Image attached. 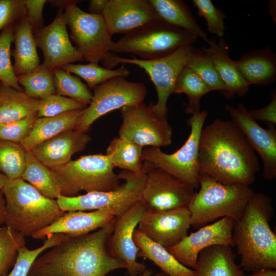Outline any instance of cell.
<instances>
[{"instance_id":"28","label":"cell","mask_w":276,"mask_h":276,"mask_svg":"<svg viewBox=\"0 0 276 276\" xmlns=\"http://www.w3.org/2000/svg\"><path fill=\"white\" fill-rule=\"evenodd\" d=\"M133 240L139 248L137 257L151 261L168 275L194 276V270L181 264L166 248L149 239L137 228Z\"/></svg>"},{"instance_id":"47","label":"cell","mask_w":276,"mask_h":276,"mask_svg":"<svg viewBox=\"0 0 276 276\" xmlns=\"http://www.w3.org/2000/svg\"><path fill=\"white\" fill-rule=\"evenodd\" d=\"M249 111L251 117L256 121H261L267 124H276V95L275 92L272 93L271 101L265 106L258 108L252 109Z\"/></svg>"},{"instance_id":"53","label":"cell","mask_w":276,"mask_h":276,"mask_svg":"<svg viewBox=\"0 0 276 276\" xmlns=\"http://www.w3.org/2000/svg\"><path fill=\"white\" fill-rule=\"evenodd\" d=\"M10 179L2 173H0V190H2Z\"/></svg>"},{"instance_id":"23","label":"cell","mask_w":276,"mask_h":276,"mask_svg":"<svg viewBox=\"0 0 276 276\" xmlns=\"http://www.w3.org/2000/svg\"><path fill=\"white\" fill-rule=\"evenodd\" d=\"M209 48L200 49L211 58L213 63L224 83L226 91L224 95L232 98L236 95L242 97L248 91L250 85L241 75L235 61L233 60L228 54V48L223 38L217 42L214 38L208 39L206 42Z\"/></svg>"},{"instance_id":"2","label":"cell","mask_w":276,"mask_h":276,"mask_svg":"<svg viewBox=\"0 0 276 276\" xmlns=\"http://www.w3.org/2000/svg\"><path fill=\"white\" fill-rule=\"evenodd\" d=\"M116 217L87 234L66 235L38 256L28 276H106L114 270L126 269L125 264L110 254L108 246Z\"/></svg>"},{"instance_id":"34","label":"cell","mask_w":276,"mask_h":276,"mask_svg":"<svg viewBox=\"0 0 276 276\" xmlns=\"http://www.w3.org/2000/svg\"><path fill=\"white\" fill-rule=\"evenodd\" d=\"M17 78L18 84L24 87V92L32 98L41 100L56 94L53 71L47 68L43 63Z\"/></svg>"},{"instance_id":"52","label":"cell","mask_w":276,"mask_h":276,"mask_svg":"<svg viewBox=\"0 0 276 276\" xmlns=\"http://www.w3.org/2000/svg\"><path fill=\"white\" fill-rule=\"evenodd\" d=\"M269 14L275 21V1H270L268 6Z\"/></svg>"},{"instance_id":"7","label":"cell","mask_w":276,"mask_h":276,"mask_svg":"<svg viewBox=\"0 0 276 276\" xmlns=\"http://www.w3.org/2000/svg\"><path fill=\"white\" fill-rule=\"evenodd\" d=\"M109 156L102 153L80 156L51 169L59 182L61 195H78L82 191L109 192L120 186L118 175Z\"/></svg>"},{"instance_id":"56","label":"cell","mask_w":276,"mask_h":276,"mask_svg":"<svg viewBox=\"0 0 276 276\" xmlns=\"http://www.w3.org/2000/svg\"><path fill=\"white\" fill-rule=\"evenodd\" d=\"M1 81H0V84H1Z\"/></svg>"},{"instance_id":"31","label":"cell","mask_w":276,"mask_h":276,"mask_svg":"<svg viewBox=\"0 0 276 276\" xmlns=\"http://www.w3.org/2000/svg\"><path fill=\"white\" fill-rule=\"evenodd\" d=\"M43 196L56 199L61 195L60 187L53 171L27 151L25 169L20 177Z\"/></svg>"},{"instance_id":"14","label":"cell","mask_w":276,"mask_h":276,"mask_svg":"<svg viewBox=\"0 0 276 276\" xmlns=\"http://www.w3.org/2000/svg\"><path fill=\"white\" fill-rule=\"evenodd\" d=\"M194 190L189 184L153 165L146 174L140 200L148 211L186 207Z\"/></svg>"},{"instance_id":"9","label":"cell","mask_w":276,"mask_h":276,"mask_svg":"<svg viewBox=\"0 0 276 276\" xmlns=\"http://www.w3.org/2000/svg\"><path fill=\"white\" fill-rule=\"evenodd\" d=\"M71 4L64 9L63 15L70 30V38L83 60L98 63L111 69L115 66L116 55L110 51L111 40L102 15L87 13Z\"/></svg>"},{"instance_id":"48","label":"cell","mask_w":276,"mask_h":276,"mask_svg":"<svg viewBox=\"0 0 276 276\" xmlns=\"http://www.w3.org/2000/svg\"><path fill=\"white\" fill-rule=\"evenodd\" d=\"M108 0H90L89 1L88 10L89 13L94 15H102Z\"/></svg>"},{"instance_id":"54","label":"cell","mask_w":276,"mask_h":276,"mask_svg":"<svg viewBox=\"0 0 276 276\" xmlns=\"http://www.w3.org/2000/svg\"><path fill=\"white\" fill-rule=\"evenodd\" d=\"M153 273V271L151 269H146L142 274L139 276H151Z\"/></svg>"},{"instance_id":"35","label":"cell","mask_w":276,"mask_h":276,"mask_svg":"<svg viewBox=\"0 0 276 276\" xmlns=\"http://www.w3.org/2000/svg\"><path fill=\"white\" fill-rule=\"evenodd\" d=\"M124 64L116 70L101 67L98 63L92 62L85 64L70 63L61 68L81 78L91 89L111 78L127 77L130 71Z\"/></svg>"},{"instance_id":"30","label":"cell","mask_w":276,"mask_h":276,"mask_svg":"<svg viewBox=\"0 0 276 276\" xmlns=\"http://www.w3.org/2000/svg\"><path fill=\"white\" fill-rule=\"evenodd\" d=\"M39 100L24 91L0 84V124L18 121L37 114Z\"/></svg>"},{"instance_id":"37","label":"cell","mask_w":276,"mask_h":276,"mask_svg":"<svg viewBox=\"0 0 276 276\" xmlns=\"http://www.w3.org/2000/svg\"><path fill=\"white\" fill-rule=\"evenodd\" d=\"M53 74L56 94L73 99L86 105L90 104L93 94L79 77L61 67L54 70Z\"/></svg>"},{"instance_id":"39","label":"cell","mask_w":276,"mask_h":276,"mask_svg":"<svg viewBox=\"0 0 276 276\" xmlns=\"http://www.w3.org/2000/svg\"><path fill=\"white\" fill-rule=\"evenodd\" d=\"M25 237L6 226L0 227V276H6L14 265Z\"/></svg>"},{"instance_id":"4","label":"cell","mask_w":276,"mask_h":276,"mask_svg":"<svg viewBox=\"0 0 276 276\" xmlns=\"http://www.w3.org/2000/svg\"><path fill=\"white\" fill-rule=\"evenodd\" d=\"M1 190L6 200L4 223L24 237H33L64 213L56 199L43 196L20 178L9 179Z\"/></svg>"},{"instance_id":"19","label":"cell","mask_w":276,"mask_h":276,"mask_svg":"<svg viewBox=\"0 0 276 276\" xmlns=\"http://www.w3.org/2000/svg\"><path fill=\"white\" fill-rule=\"evenodd\" d=\"M191 214L188 208L144 212L137 228L153 241L167 248L188 235Z\"/></svg>"},{"instance_id":"10","label":"cell","mask_w":276,"mask_h":276,"mask_svg":"<svg viewBox=\"0 0 276 276\" xmlns=\"http://www.w3.org/2000/svg\"><path fill=\"white\" fill-rule=\"evenodd\" d=\"M209 112L205 110L192 114L188 120L191 128L189 137L176 151L168 154L160 148L146 147L143 148L142 160L151 163L181 180L189 184L194 189L199 187V144L201 130Z\"/></svg>"},{"instance_id":"29","label":"cell","mask_w":276,"mask_h":276,"mask_svg":"<svg viewBox=\"0 0 276 276\" xmlns=\"http://www.w3.org/2000/svg\"><path fill=\"white\" fill-rule=\"evenodd\" d=\"M159 19L207 42L206 33L197 23L189 7L181 0H149Z\"/></svg>"},{"instance_id":"55","label":"cell","mask_w":276,"mask_h":276,"mask_svg":"<svg viewBox=\"0 0 276 276\" xmlns=\"http://www.w3.org/2000/svg\"><path fill=\"white\" fill-rule=\"evenodd\" d=\"M151 276H169L166 273H165L163 272H158L155 274H154L153 275H152Z\"/></svg>"},{"instance_id":"17","label":"cell","mask_w":276,"mask_h":276,"mask_svg":"<svg viewBox=\"0 0 276 276\" xmlns=\"http://www.w3.org/2000/svg\"><path fill=\"white\" fill-rule=\"evenodd\" d=\"M145 210L139 200L116 217L113 229L108 240L110 254L125 264L129 276H139L147 269L144 263L136 261L139 248L133 240L134 231Z\"/></svg>"},{"instance_id":"15","label":"cell","mask_w":276,"mask_h":276,"mask_svg":"<svg viewBox=\"0 0 276 276\" xmlns=\"http://www.w3.org/2000/svg\"><path fill=\"white\" fill-rule=\"evenodd\" d=\"M233 122L242 131L248 143L263 163V176L268 180L276 177L275 125L267 124L268 128L261 127L250 116L242 103L237 107L225 105Z\"/></svg>"},{"instance_id":"26","label":"cell","mask_w":276,"mask_h":276,"mask_svg":"<svg viewBox=\"0 0 276 276\" xmlns=\"http://www.w3.org/2000/svg\"><path fill=\"white\" fill-rule=\"evenodd\" d=\"M14 49L11 55L16 76L29 73L40 66L36 43L32 28L26 16L14 26Z\"/></svg>"},{"instance_id":"36","label":"cell","mask_w":276,"mask_h":276,"mask_svg":"<svg viewBox=\"0 0 276 276\" xmlns=\"http://www.w3.org/2000/svg\"><path fill=\"white\" fill-rule=\"evenodd\" d=\"M186 67L194 72L206 84L210 91L218 90L224 96L226 86L216 70L210 57L201 49L194 48Z\"/></svg>"},{"instance_id":"43","label":"cell","mask_w":276,"mask_h":276,"mask_svg":"<svg viewBox=\"0 0 276 276\" xmlns=\"http://www.w3.org/2000/svg\"><path fill=\"white\" fill-rule=\"evenodd\" d=\"M193 3L198 15L205 19L207 30L218 38H222L224 35L225 14L210 0H193Z\"/></svg>"},{"instance_id":"3","label":"cell","mask_w":276,"mask_h":276,"mask_svg":"<svg viewBox=\"0 0 276 276\" xmlns=\"http://www.w3.org/2000/svg\"><path fill=\"white\" fill-rule=\"evenodd\" d=\"M273 212L271 198L255 193L235 221L233 240L243 271L276 269V235L270 226Z\"/></svg>"},{"instance_id":"41","label":"cell","mask_w":276,"mask_h":276,"mask_svg":"<svg viewBox=\"0 0 276 276\" xmlns=\"http://www.w3.org/2000/svg\"><path fill=\"white\" fill-rule=\"evenodd\" d=\"M66 235L56 234L47 238L40 247L29 249L26 246L18 251L16 262L11 272L6 276H28L30 268L35 260L42 252L59 243Z\"/></svg>"},{"instance_id":"21","label":"cell","mask_w":276,"mask_h":276,"mask_svg":"<svg viewBox=\"0 0 276 276\" xmlns=\"http://www.w3.org/2000/svg\"><path fill=\"white\" fill-rule=\"evenodd\" d=\"M91 139L86 132L67 130L40 143L30 152L52 169L65 164L75 153L84 150Z\"/></svg>"},{"instance_id":"42","label":"cell","mask_w":276,"mask_h":276,"mask_svg":"<svg viewBox=\"0 0 276 276\" xmlns=\"http://www.w3.org/2000/svg\"><path fill=\"white\" fill-rule=\"evenodd\" d=\"M85 108L86 105L78 101L56 94L39 100L37 118L56 116Z\"/></svg>"},{"instance_id":"11","label":"cell","mask_w":276,"mask_h":276,"mask_svg":"<svg viewBox=\"0 0 276 276\" xmlns=\"http://www.w3.org/2000/svg\"><path fill=\"white\" fill-rule=\"evenodd\" d=\"M93 99L74 130L86 132L102 116L116 109L143 102L147 87L143 82H131L124 77L111 78L95 87Z\"/></svg>"},{"instance_id":"51","label":"cell","mask_w":276,"mask_h":276,"mask_svg":"<svg viewBox=\"0 0 276 276\" xmlns=\"http://www.w3.org/2000/svg\"><path fill=\"white\" fill-rule=\"evenodd\" d=\"M6 212V200L3 192L0 190V224L4 223Z\"/></svg>"},{"instance_id":"22","label":"cell","mask_w":276,"mask_h":276,"mask_svg":"<svg viewBox=\"0 0 276 276\" xmlns=\"http://www.w3.org/2000/svg\"><path fill=\"white\" fill-rule=\"evenodd\" d=\"M115 217L105 211L65 212L50 225L36 233L32 238L45 240L56 234L68 236L85 235L104 226Z\"/></svg>"},{"instance_id":"8","label":"cell","mask_w":276,"mask_h":276,"mask_svg":"<svg viewBox=\"0 0 276 276\" xmlns=\"http://www.w3.org/2000/svg\"><path fill=\"white\" fill-rule=\"evenodd\" d=\"M152 166L151 163L144 162L140 174L121 171L118 175L124 182L114 191L89 192L73 197L61 195L56 199L58 205L63 212L105 211L118 217L140 200L146 174Z\"/></svg>"},{"instance_id":"46","label":"cell","mask_w":276,"mask_h":276,"mask_svg":"<svg viewBox=\"0 0 276 276\" xmlns=\"http://www.w3.org/2000/svg\"><path fill=\"white\" fill-rule=\"evenodd\" d=\"M47 0H24L26 17L33 34L44 27L42 12Z\"/></svg>"},{"instance_id":"18","label":"cell","mask_w":276,"mask_h":276,"mask_svg":"<svg viewBox=\"0 0 276 276\" xmlns=\"http://www.w3.org/2000/svg\"><path fill=\"white\" fill-rule=\"evenodd\" d=\"M33 34L37 47L43 53V64L48 69L53 71L67 64L83 61L72 44L62 9H58L50 25Z\"/></svg>"},{"instance_id":"33","label":"cell","mask_w":276,"mask_h":276,"mask_svg":"<svg viewBox=\"0 0 276 276\" xmlns=\"http://www.w3.org/2000/svg\"><path fill=\"white\" fill-rule=\"evenodd\" d=\"M203 81L193 71L185 67L179 74L173 90V94H185L188 100L185 109L187 114L200 111V100L203 96L210 92Z\"/></svg>"},{"instance_id":"24","label":"cell","mask_w":276,"mask_h":276,"mask_svg":"<svg viewBox=\"0 0 276 276\" xmlns=\"http://www.w3.org/2000/svg\"><path fill=\"white\" fill-rule=\"evenodd\" d=\"M235 63L242 77L250 86H266L275 80L276 56L269 47L244 54Z\"/></svg>"},{"instance_id":"5","label":"cell","mask_w":276,"mask_h":276,"mask_svg":"<svg viewBox=\"0 0 276 276\" xmlns=\"http://www.w3.org/2000/svg\"><path fill=\"white\" fill-rule=\"evenodd\" d=\"M199 187L188 205L191 226L196 228L219 218L237 221L255 193L248 186L223 184L205 175H200Z\"/></svg>"},{"instance_id":"25","label":"cell","mask_w":276,"mask_h":276,"mask_svg":"<svg viewBox=\"0 0 276 276\" xmlns=\"http://www.w3.org/2000/svg\"><path fill=\"white\" fill-rule=\"evenodd\" d=\"M232 248L217 245L202 250L193 269L194 276H242L244 271L236 263L237 255Z\"/></svg>"},{"instance_id":"13","label":"cell","mask_w":276,"mask_h":276,"mask_svg":"<svg viewBox=\"0 0 276 276\" xmlns=\"http://www.w3.org/2000/svg\"><path fill=\"white\" fill-rule=\"evenodd\" d=\"M192 44L183 45L173 53L158 59L143 60L135 57L126 58L116 56L114 63H129L143 68L153 83L157 95V100L153 107L159 116L167 118V102L173 94L176 79L186 67L189 55L194 49Z\"/></svg>"},{"instance_id":"49","label":"cell","mask_w":276,"mask_h":276,"mask_svg":"<svg viewBox=\"0 0 276 276\" xmlns=\"http://www.w3.org/2000/svg\"><path fill=\"white\" fill-rule=\"evenodd\" d=\"M81 1L75 0H51L48 1V3H49L53 6L56 7L58 9H64L68 5L74 4L78 3Z\"/></svg>"},{"instance_id":"27","label":"cell","mask_w":276,"mask_h":276,"mask_svg":"<svg viewBox=\"0 0 276 276\" xmlns=\"http://www.w3.org/2000/svg\"><path fill=\"white\" fill-rule=\"evenodd\" d=\"M84 109L71 111L51 117L37 118L29 135L20 144L26 151H30L40 143L63 132L74 130Z\"/></svg>"},{"instance_id":"6","label":"cell","mask_w":276,"mask_h":276,"mask_svg":"<svg viewBox=\"0 0 276 276\" xmlns=\"http://www.w3.org/2000/svg\"><path fill=\"white\" fill-rule=\"evenodd\" d=\"M197 37L160 19L149 22L126 33L110 48L113 53H132L141 59L167 56L180 47L192 44Z\"/></svg>"},{"instance_id":"40","label":"cell","mask_w":276,"mask_h":276,"mask_svg":"<svg viewBox=\"0 0 276 276\" xmlns=\"http://www.w3.org/2000/svg\"><path fill=\"white\" fill-rule=\"evenodd\" d=\"M14 40V26L5 28L0 34V81L7 86L23 91L18 84L11 63V45Z\"/></svg>"},{"instance_id":"32","label":"cell","mask_w":276,"mask_h":276,"mask_svg":"<svg viewBox=\"0 0 276 276\" xmlns=\"http://www.w3.org/2000/svg\"><path fill=\"white\" fill-rule=\"evenodd\" d=\"M143 147L139 145L116 137L110 141L105 154L114 167L140 174L143 170Z\"/></svg>"},{"instance_id":"1","label":"cell","mask_w":276,"mask_h":276,"mask_svg":"<svg viewBox=\"0 0 276 276\" xmlns=\"http://www.w3.org/2000/svg\"><path fill=\"white\" fill-rule=\"evenodd\" d=\"M200 175L223 184L249 186L260 170L258 155L231 120H215L203 127L199 144Z\"/></svg>"},{"instance_id":"44","label":"cell","mask_w":276,"mask_h":276,"mask_svg":"<svg viewBox=\"0 0 276 276\" xmlns=\"http://www.w3.org/2000/svg\"><path fill=\"white\" fill-rule=\"evenodd\" d=\"M37 114L21 120L0 124V139L20 144L29 135Z\"/></svg>"},{"instance_id":"20","label":"cell","mask_w":276,"mask_h":276,"mask_svg":"<svg viewBox=\"0 0 276 276\" xmlns=\"http://www.w3.org/2000/svg\"><path fill=\"white\" fill-rule=\"evenodd\" d=\"M102 16L111 36L160 19L149 0H108Z\"/></svg>"},{"instance_id":"50","label":"cell","mask_w":276,"mask_h":276,"mask_svg":"<svg viewBox=\"0 0 276 276\" xmlns=\"http://www.w3.org/2000/svg\"><path fill=\"white\" fill-rule=\"evenodd\" d=\"M242 276H276L274 269H263L252 272L250 274H243Z\"/></svg>"},{"instance_id":"16","label":"cell","mask_w":276,"mask_h":276,"mask_svg":"<svg viewBox=\"0 0 276 276\" xmlns=\"http://www.w3.org/2000/svg\"><path fill=\"white\" fill-rule=\"evenodd\" d=\"M234 222L230 218H222L199 227L195 232L167 249L181 264L193 270L198 256L203 249L217 245L234 247L232 235Z\"/></svg>"},{"instance_id":"38","label":"cell","mask_w":276,"mask_h":276,"mask_svg":"<svg viewBox=\"0 0 276 276\" xmlns=\"http://www.w3.org/2000/svg\"><path fill=\"white\" fill-rule=\"evenodd\" d=\"M26 154L20 144L0 139V173L10 179L20 178L25 167Z\"/></svg>"},{"instance_id":"45","label":"cell","mask_w":276,"mask_h":276,"mask_svg":"<svg viewBox=\"0 0 276 276\" xmlns=\"http://www.w3.org/2000/svg\"><path fill=\"white\" fill-rule=\"evenodd\" d=\"M26 16L24 0H0V31Z\"/></svg>"},{"instance_id":"12","label":"cell","mask_w":276,"mask_h":276,"mask_svg":"<svg viewBox=\"0 0 276 276\" xmlns=\"http://www.w3.org/2000/svg\"><path fill=\"white\" fill-rule=\"evenodd\" d=\"M153 104L146 105L143 102L120 109L122 123L119 137L142 147L160 148L170 145L172 128L167 118L155 111Z\"/></svg>"}]
</instances>
